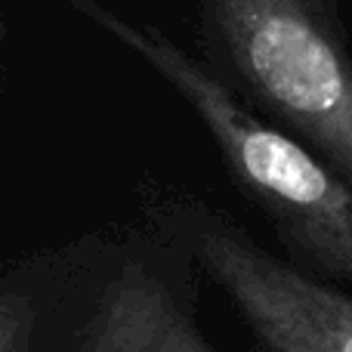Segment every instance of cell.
Here are the masks:
<instances>
[{
  "instance_id": "obj_1",
  "label": "cell",
  "mask_w": 352,
  "mask_h": 352,
  "mask_svg": "<svg viewBox=\"0 0 352 352\" xmlns=\"http://www.w3.org/2000/svg\"><path fill=\"white\" fill-rule=\"evenodd\" d=\"M84 19L142 59L195 111L235 192L263 213L281 260L352 291V186L322 158L250 111L210 65L164 28L133 22L99 0H68Z\"/></svg>"
},
{
  "instance_id": "obj_2",
  "label": "cell",
  "mask_w": 352,
  "mask_h": 352,
  "mask_svg": "<svg viewBox=\"0 0 352 352\" xmlns=\"http://www.w3.org/2000/svg\"><path fill=\"white\" fill-rule=\"evenodd\" d=\"M201 59L260 118L352 186V56L300 0H188Z\"/></svg>"
},
{
  "instance_id": "obj_3",
  "label": "cell",
  "mask_w": 352,
  "mask_h": 352,
  "mask_svg": "<svg viewBox=\"0 0 352 352\" xmlns=\"http://www.w3.org/2000/svg\"><path fill=\"white\" fill-rule=\"evenodd\" d=\"M136 223L186 250L201 281L232 306L254 352H352V291L287 266L195 188L142 179Z\"/></svg>"
},
{
  "instance_id": "obj_4",
  "label": "cell",
  "mask_w": 352,
  "mask_h": 352,
  "mask_svg": "<svg viewBox=\"0 0 352 352\" xmlns=\"http://www.w3.org/2000/svg\"><path fill=\"white\" fill-rule=\"evenodd\" d=\"M72 352H223L201 324V275L186 250L142 223L115 254Z\"/></svg>"
},
{
  "instance_id": "obj_5",
  "label": "cell",
  "mask_w": 352,
  "mask_h": 352,
  "mask_svg": "<svg viewBox=\"0 0 352 352\" xmlns=\"http://www.w3.org/2000/svg\"><path fill=\"white\" fill-rule=\"evenodd\" d=\"M300 3H303L312 16L324 19V22L340 25V6H337V0H300Z\"/></svg>"
}]
</instances>
